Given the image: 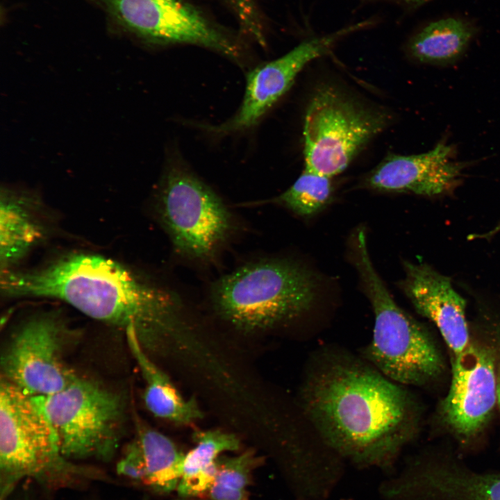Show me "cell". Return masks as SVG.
I'll return each mask as SVG.
<instances>
[{"label": "cell", "mask_w": 500, "mask_h": 500, "mask_svg": "<svg viewBox=\"0 0 500 500\" xmlns=\"http://www.w3.org/2000/svg\"><path fill=\"white\" fill-rule=\"evenodd\" d=\"M297 401L327 445L357 463L389 465L414 433L407 390L338 345L311 353Z\"/></svg>", "instance_id": "6da1fadb"}, {"label": "cell", "mask_w": 500, "mask_h": 500, "mask_svg": "<svg viewBox=\"0 0 500 500\" xmlns=\"http://www.w3.org/2000/svg\"><path fill=\"white\" fill-rule=\"evenodd\" d=\"M10 297L60 300L94 319L133 328L146 349L174 324L182 306L178 294L138 276L103 256L75 253L42 268L1 272Z\"/></svg>", "instance_id": "7a4b0ae2"}, {"label": "cell", "mask_w": 500, "mask_h": 500, "mask_svg": "<svg viewBox=\"0 0 500 500\" xmlns=\"http://www.w3.org/2000/svg\"><path fill=\"white\" fill-rule=\"evenodd\" d=\"M316 274L299 262L269 257L243 264L212 282L210 303L244 331L265 330L309 312L319 297Z\"/></svg>", "instance_id": "3957f363"}, {"label": "cell", "mask_w": 500, "mask_h": 500, "mask_svg": "<svg viewBox=\"0 0 500 500\" xmlns=\"http://www.w3.org/2000/svg\"><path fill=\"white\" fill-rule=\"evenodd\" d=\"M350 255L374 316L372 338L359 355L397 383H429L442 369L439 352L424 326L392 298L374 267L362 227L350 238Z\"/></svg>", "instance_id": "277c9868"}, {"label": "cell", "mask_w": 500, "mask_h": 500, "mask_svg": "<svg viewBox=\"0 0 500 500\" xmlns=\"http://www.w3.org/2000/svg\"><path fill=\"white\" fill-rule=\"evenodd\" d=\"M95 471L72 464L35 397L1 378L0 386V494L5 500L17 484L31 478L49 486L94 477Z\"/></svg>", "instance_id": "5b68a950"}, {"label": "cell", "mask_w": 500, "mask_h": 500, "mask_svg": "<svg viewBox=\"0 0 500 500\" xmlns=\"http://www.w3.org/2000/svg\"><path fill=\"white\" fill-rule=\"evenodd\" d=\"M157 212L174 251L197 263L212 261L233 233V215L193 173L172 167L158 194Z\"/></svg>", "instance_id": "8992f818"}, {"label": "cell", "mask_w": 500, "mask_h": 500, "mask_svg": "<svg viewBox=\"0 0 500 500\" xmlns=\"http://www.w3.org/2000/svg\"><path fill=\"white\" fill-rule=\"evenodd\" d=\"M69 459L112 456L125 417L122 397L94 381L76 376L62 390L35 397Z\"/></svg>", "instance_id": "52a82bcc"}, {"label": "cell", "mask_w": 500, "mask_h": 500, "mask_svg": "<svg viewBox=\"0 0 500 500\" xmlns=\"http://www.w3.org/2000/svg\"><path fill=\"white\" fill-rule=\"evenodd\" d=\"M387 123L385 114L357 104L338 90L319 89L304 119L306 169L330 178L341 173Z\"/></svg>", "instance_id": "ba28073f"}, {"label": "cell", "mask_w": 500, "mask_h": 500, "mask_svg": "<svg viewBox=\"0 0 500 500\" xmlns=\"http://www.w3.org/2000/svg\"><path fill=\"white\" fill-rule=\"evenodd\" d=\"M67 328L51 314L22 323L2 351V378L32 397L49 396L66 388L76 377L64 359Z\"/></svg>", "instance_id": "9c48e42d"}, {"label": "cell", "mask_w": 500, "mask_h": 500, "mask_svg": "<svg viewBox=\"0 0 500 500\" xmlns=\"http://www.w3.org/2000/svg\"><path fill=\"white\" fill-rule=\"evenodd\" d=\"M117 18L151 40L203 46L234 57L235 46L181 0H108Z\"/></svg>", "instance_id": "30bf717a"}, {"label": "cell", "mask_w": 500, "mask_h": 500, "mask_svg": "<svg viewBox=\"0 0 500 500\" xmlns=\"http://www.w3.org/2000/svg\"><path fill=\"white\" fill-rule=\"evenodd\" d=\"M367 27L365 22L301 43L284 56L249 73L244 99L239 110L228 122L210 128L215 133H229L254 126L285 94L302 69L326 53L340 39Z\"/></svg>", "instance_id": "8fae6325"}, {"label": "cell", "mask_w": 500, "mask_h": 500, "mask_svg": "<svg viewBox=\"0 0 500 500\" xmlns=\"http://www.w3.org/2000/svg\"><path fill=\"white\" fill-rule=\"evenodd\" d=\"M496 402L493 356L484 348L469 344L455 355L443 408L445 420L456 433L470 437L482 427Z\"/></svg>", "instance_id": "7c38bea8"}, {"label": "cell", "mask_w": 500, "mask_h": 500, "mask_svg": "<svg viewBox=\"0 0 500 500\" xmlns=\"http://www.w3.org/2000/svg\"><path fill=\"white\" fill-rule=\"evenodd\" d=\"M452 147L438 143L417 155H390L365 180L372 190L435 196L450 192L458 185L466 163L453 159Z\"/></svg>", "instance_id": "4fadbf2b"}, {"label": "cell", "mask_w": 500, "mask_h": 500, "mask_svg": "<svg viewBox=\"0 0 500 500\" xmlns=\"http://www.w3.org/2000/svg\"><path fill=\"white\" fill-rule=\"evenodd\" d=\"M404 278L399 285L416 310L432 321L455 355L469 346L465 299L449 278L424 263L403 262Z\"/></svg>", "instance_id": "5bb4252c"}, {"label": "cell", "mask_w": 500, "mask_h": 500, "mask_svg": "<svg viewBox=\"0 0 500 500\" xmlns=\"http://www.w3.org/2000/svg\"><path fill=\"white\" fill-rule=\"evenodd\" d=\"M33 201L6 189L1 194V272L12 270L44 238L45 228Z\"/></svg>", "instance_id": "9a60e30c"}, {"label": "cell", "mask_w": 500, "mask_h": 500, "mask_svg": "<svg viewBox=\"0 0 500 500\" xmlns=\"http://www.w3.org/2000/svg\"><path fill=\"white\" fill-rule=\"evenodd\" d=\"M129 349L145 382L144 401L155 417L178 424H190L202 417L194 399H185L169 378L149 358L133 328L125 331Z\"/></svg>", "instance_id": "2e32d148"}, {"label": "cell", "mask_w": 500, "mask_h": 500, "mask_svg": "<svg viewBox=\"0 0 500 500\" xmlns=\"http://www.w3.org/2000/svg\"><path fill=\"white\" fill-rule=\"evenodd\" d=\"M194 447L184 454L182 474L176 491L182 498L204 495L216 476L220 456L240 448L239 439L221 430L194 433Z\"/></svg>", "instance_id": "e0dca14e"}, {"label": "cell", "mask_w": 500, "mask_h": 500, "mask_svg": "<svg viewBox=\"0 0 500 500\" xmlns=\"http://www.w3.org/2000/svg\"><path fill=\"white\" fill-rule=\"evenodd\" d=\"M474 34L475 28L469 22L448 17L425 26L412 38L408 48L421 62L450 64L465 53Z\"/></svg>", "instance_id": "ac0fdd59"}, {"label": "cell", "mask_w": 500, "mask_h": 500, "mask_svg": "<svg viewBox=\"0 0 500 500\" xmlns=\"http://www.w3.org/2000/svg\"><path fill=\"white\" fill-rule=\"evenodd\" d=\"M137 440L145 463L144 484L162 494L176 490L184 453L169 438L143 424H138Z\"/></svg>", "instance_id": "d6986e66"}, {"label": "cell", "mask_w": 500, "mask_h": 500, "mask_svg": "<svg viewBox=\"0 0 500 500\" xmlns=\"http://www.w3.org/2000/svg\"><path fill=\"white\" fill-rule=\"evenodd\" d=\"M332 195L331 178L305 168L287 190L265 202L281 206L301 217H310L322 210Z\"/></svg>", "instance_id": "ffe728a7"}, {"label": "cell", "mask_w": 500, "mask_h": 500, "mask_svg": "<svg viewBox=\"0 0 500 500\" xmlns=\"http://www.w3.org/2000/svg\"><path fill=\"white\" fill-rule=\"evenodd\" d=\"M258 458L247 451L233 457L220 458L216 476L206 492L207 500H249L248 488Z\"/></svg>", "instance_id": "44dd1931"}, {"label": "cell", "mask_w": 500, "mask_h": 500, "mask_svg": "<svg viewBox=\"0 0 500 500\" xmlns=\"http://www.w3.org/2000/svg\"><path fill=\"white\" fill-rule=\"evenodd\" d=\"M117 472L123 476L144 484L145 463L137 439L126 447L122 457L117 464Z\"/></svg>", "instance_id": "7402d4cb"}, {"label": "cell", "mask_w": 500, "mask_h": 500, "mask_svg": "<svg viewBox=\"0 0 500 500\" xmlns=\"http://www.w3.org/2000/svg\"><path fill=\"white\" fill-rule=\"evenodd\" d=\"M499 232H500V223H499L495 227H494V228H492L491 231L481 235H473L471 237L472 238H488L494 235Z\"/></svg>", "instance_id": "603a6c76"}, {"label": "cell", "mask_w": 500, "mask_h": 500, "mask_svg": "<svg viewBox=\"0 0 500 500\" xmlns=\"http://www.w3.org/2000/svg\"><path fill=\"white\" fill-rule=\"evenodd\" d=\"M393 1L406 4L407 6L417 7V6H421L424 3L429 1L430 0H393Z\"/></svg>", "instance_id": "cb8c5ba5"}, {"label": "cell", "mask_w": 500, "mask_h": 500, "mask_svg": "<svg viewBox=\"0 0 500 500\" xmlns=\"http://www.w3.org/2000/svg\"><path fill=\"white\" fill-rule=\"evenodd\" d=\"M497 402L500 407V371L497 376Z\"/></svg>", "instance_id": "d4e9b609"}]
</instances>
